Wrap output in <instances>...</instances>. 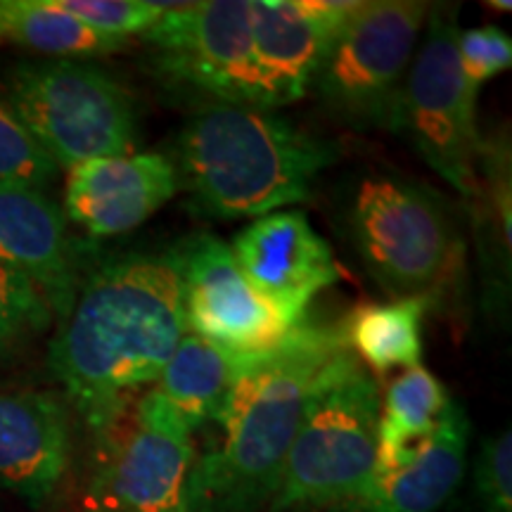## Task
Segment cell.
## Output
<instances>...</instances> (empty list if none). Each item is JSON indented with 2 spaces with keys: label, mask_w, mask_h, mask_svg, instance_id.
<instances>
[{
  "label": "cell",
  "mask_w": 512,
  "mask_h": 512,
  "mask_svg": "<svg viewBox=\"0 0 512 512\" xmlns=\"http://www.w3.org/2000/svg\"><path fill=\"white\" fill-rule=\"evenodd\" d=\"M183 335L176 247L119 254L79 287L72 311L50 342L48 366L98 434L138 387L157 382Z\"/></svg>",
  "instance_id": "6da1fadb"
},
{
  "label": "cell",
  "mask_w": 512,
  "mask_h": 512,
  "mask_svg": "<svg viewBox=\"0 0 512 512\" xmlns=\"http://www.w3.org/2000/svg\"><path fill=\"white\" fill-rule=\"evenodd\" d=\"M344 349L342 325L304 318L278 347L249 356L216 418L219 446L192 465L188 512H261L273 503L313 382Z\"/></svg>",
  "instance_id": "7a4b0ae2"
},
{
  "label": "cell",
  "mask_w": 512,
  "mask_h": 512,
  "mask_svg": "<svg viewBox=\"0 0 512 512\" xmlns=\"http://www.w3.org/2000/svg\"><path fill=\"white\" fill-rule=\"evenodd\" d=\"M337 157L335 140L313 136L273 110L209 102L185 121L174 169L192 209L233 221L304 202Z\"/></svg>",
  "instance_id": "3957f363"
},
{
  "label": "cell",
  "mask_w": 512,
  "mask_h": 512,
  "mask_svg": "<svg viewBox=\"0 0 512 512\" xmlns=\"http://www.w3.org/2000/svg\"><path fill=\"white\" fill-rule=\"evenodd\" d=\"M382 396L349 349L320 370L268 512L347 510L366 494L377 458Z\"/></svg>",
  "instance_id": "277c9868"
},
{
  "label": "cell",
  "mask_w": 512,
  "mask_h": 512,
  "mask_svg": "<svg viewBox=\"0 0 512 512\" xmlns=\"http://www.w3.org/2000/svg\"><path fill=\"white\" fill-rule=\"evenodd\" d=\"M339 228L392 299H432L463 266V235L444 197L411 178H358L339 207Z\"/></svg>",
  "instance_id": "5b68a950"
},
{
  "label": "cell",
  "mask_w": 512,
  "mask_h": 512,
  "mask_svg": "<svg viewBox=\"0 0 512 512\" xmlns=\"http://www.w3.org/2000/svg\"><path fill=\"white\" fill-rule=\"evenodd\" d=\"M5 93V102L57 169L136 150V100L105 69L60 57L19 62L8 74Z\"/></svg>",
  "instance_id": "8992f818"
},
{
  "label": "cell",
  "mask_w": 512,
  "mask_h": 512,
  "mask_svg": "<svg viewBox=\"0 0 512 512\" xmlns=\"http://www.w3.org/2000/svg\"><path fill=\"white\" fill-rule=\"evenodd\" d=\"M427 15L425 0H356L311 83L330 117L354 131L396 133Z\"/></svg>",
  "instance_id": "52a82bcc"
},
{
  "label": "cell",
  "mask_w": 512,
  "mask_h": 512,
  "mask_svg": "<svg viewBox=\"0 0 512 512\" xmlns=\"http://www.w3.org/2000/svg\"><path fill=\"white\" fill-rule=\"evenodd\" d=\"M458 5H430L425 36L418 41L403 81L396 133L465 200H477L479 88L465 79L458 60Z\"/></svg>",
  "instance_id": "ba28073f"
},
{
  "label": "cell",
  "mask_w": 512,
  "mask_h": 512,
  "mask_svg": "<svg viewBox=\"0 0 512 512\" xmlns=\"http://www.w3.org/2000/svg\"><path fill=\"white\" fill-rule=\"evenodd\" d=\"M83 512H188L192 432L157 389L98 434Z\"/></svg>",
  "instance_id": "9c48e42d"
},
{
  "label": "cell",
  "mask_w": 512,
  "mask_h": 512,
  "mask_svg": "<svg viewBox=\"0 0 512 512\" xmlns=\"http://www.w3.org/2000/svg\"><path fill=\"white\" fill-rule=\"evenodd\" d=\"M152 64L166 79L209 95L211 102H249L252 12L249 0L176 3L143 34Z\"/></svg>",
  "instance_id": "30bf717a"
},
{
  "label": "cell",
  "mask_w": 512,
  "mask_h": 512,
  "mask_svg": "<svg viewBox=\"0 0 512 512\" xmlns=\"http://www.w3.org/2000/svg\"><path fill=\"white\" fill-rule=\"evenodd\" d=\"M185 332L252 356L278 347L294 325L261 299L235 264L228 242L202 233L176 245Z\"/></svg>",
  "instance_id": "8fae6325"
},
{
  "label": "cell",
  "mask_w": 512,
  "mask_h": 512,
  "mask_svg": "<svg viewBox=\"0 0 512 512\" xmlns=\"http://www.w3.org/2000/svg\"><path fill=\"white\" fill-rule=\"evenodd\" d=\"M354 8L356 0H249V102L275 112L302 100Z\"/></svg>",
  "instance_id": "7c38bea8"
},
{
  "label": "cell",
  "mask_w": 512,
  "mask_h": 512,
  "mask_svg": "<svg viewBox=\"0 0 512 512\" xmlns=\"http://www.w3.org/2000/svg\"><path fill=\"white\" fill-rule=\"evenodd\" d=\"M230 252L247 283L292 325L306 318L311 299L339 280L332 249L304 211H273L235 233Z\"/></svg>",
  "instance_id": "4fadbf2b"
},
{
  "label": "cell",
  "mask_w": 512,
  "mask_h": 512,
  "mask_svg": "<svg viewBox=\"0 0 512 512\" xmlns=\"http://www.w3.org/2000/svg\"><path fill=\"white\" fill-rule=\"evenodd\" d=\"M174 159L159 152L93 159L69 169L64 216L93 238L131 233L174 200Z\"/></svg>",
  "instance_id": "5bb4252c"
},
{
  "label": "cell",
  "mask_w": 512,
  "mask_h": 512,
  "mask_svg": "<svg viewBox=\"0 0 512 512\" xmlns=\"http://www.w3.org/2000/svg\"><path fill=\"white\" fill-rule=\"evenodd\" d=\"M0 264L27 278L57 325L79 294V259L67 216L43 190L0 185Z\"/></svg>",
  "instance_id": "9a60e30c"
},
{
  "label": "cell",
  "mask_w": 512,
  "mask_h": 512,
  "mask_svg": "<svg viewBox=\"0 0 512 512\" xmlns=\"http://www.w3.org/2000/svg\"><path fill=\"white\" fill-rule=\"evenodd\" d=\"M72 456L64 401L53 392H0V486L31 508L48 503Z\"/></svg>",
  "instance_id": "2e32d148"
},
{
  "label": "cell",
  "mask_w": 512,
  "mask_h": 512,
  "mask_svg": "<svg viewBox=\"0 0 512 512\" xmlns=\"http://www.w3.org/2000/svg\"><path fill=\"white\" fill-rule=\"evenodd\" d=\"M467 437L465 408L451 399L427 451L394 477L370 482L366 494L344 512H437L463 479Z\"/></svg>",
  "instance_id": "e0dca14e"
},
{
  "label": "cell",
  "mask_w": 512,
  "mask_h": 512,
  "mask_svg": "<svg viewBox=\"0 0 512 512\" xmlns=\"http://www.w3.org/2000/svg\"><path fill=\"white\" fill-rule=\"evenodd\" d=\"M247 361L249 356L185 332L157 377V392L195 432L219 418Z\"/></svg>",
  "instance_id": "ac0fdd59"
},
{
  "label": "cell",
  "mask_w": 512,
  "mask_h": 512,
  "mask_svg": "<svg viewBox=\"0 0 512 512\" xmlns=\"http://www.w3.org/2000/svg\"><path fill=\"white\" fill-rule=\"evenodd\" d=\"M128 43L131 38L86 27L55 8L53 0H0V48L17 46L60 60H76L119 53Z\"/></svg>",
  "instance_id": "d6986e66"
},
{
  "label": "cell",
  "mask_w": 512,
  "mask_h": 512,
  "mask_svg": "<svg viewBox=\"0 0 512 512\" xmlns=\"http://www.w3.org/2000/svg\"><path fill=\"white\" fill-rule=\"evenodd\" d=\"M432 299H394L389 304H363L342 325L344 342L366 368L389 373L411 370L422 361V320Z\"/></svg>",
  "instance_id": "ffe728a7"
},
{
  "label": "cell",
  "mask_w": 512,
  "mask_h": 512,
  "mask_svg": "<svg viewBox=\"0 0 512 512\" xmlns=\"http://www.w3.org/2000/svg\"><path fill=\"white\" fill-rule=\"evenodd\" d=\"M451 396L430 370L415 366L392 380L380 406V444H427L444 418Z\"/></svg>",
  "instance_id": "44dd1931"
},
{
  "label": "cell",
  "mask_w": 512,
  "mask_h": 512,
  "mask_svg": "<svg viewBox=\"0 0 512 512\" xmlns=\"http://www.w3.org/2000/svg\"><path fill=\"white\" fill-rule=\"evenodd\" d=\"M53 313L27 278L0 264V361L46 332Z\"/></svg>",
  "instance_id": "7402d4cb"
},
{
  "label": "cell",
  "mask_w": 512,
  "mask_h": 512,
  "mask_svg": "<svg viewBox=\"0 0 512 512\" xmlns=\"http://www.w3.org/2000/svg\"><path fill=\"white\" fill-rule=\"evenodd\" d=\"M57 174V164L36 143L8 102L0 98V185L43 190Z\"/></svg>",
  "instance_id": "603a6c76"
},
{
  "label": "cell",
  "mask_w": 512,
  "mask_h": 512,
  "mask_svg": "<svg viewBox=\"0 0 512 512\" xmlns=\"http://www.w3.org/2000/svg\"><path fill=\"white\" fill-rule=\"evenodd\" d=\"M53 3L86 27L121 38L143 36L166 10L176 5L152 3V0H53Z\"/></svg>",
  "instance_id": "cb8c5ba5"
},
{
  "label": "cell",
  "mask_w": 512,
  "mask_h": 512,
  "mask_svg": "<svg viewBox=\"0 0 512 512\" xmlns=\"http://www.w3.org/2000/svg\"><path fill=\"white\" fill-rule=\"evenodd\" d=\"M475 494L482 512H512V432L486 439L475 460Z\"/></svg>",
  "instance_id": "d4e9b609"
},
{
  "label": "cell",
  "mask_w": 512,
  "mask_h": 512,
  "mask_svg": "<svg viewBox=\"0 0 512 512\" xmlns=\"http://www.w3.org/2000/svg\"><path fill=\"white\" fill-rule=\"evenodd\" d=\"M458 60L465 79L482 88L512 64V38L498 27L465 29L458 34Z\"/></svg>",
  "instance_id": "484cf974"
},
{
  "label": "cell",
  "mask_w": 512,
  "mask_h": 512,
  "mask_svg": "<svg viewBox=\"0 0 512 512\" xmlns=\"http://www.w3.org/2000/svg\"><path fill=\"white\" fill-rule=\"evenodd\" d=\"M489 8H496L498 12H510L512 10V3L510 0H489Z\"/></svg>",
  "instance_id": "4316f807"
}]
</instances>
